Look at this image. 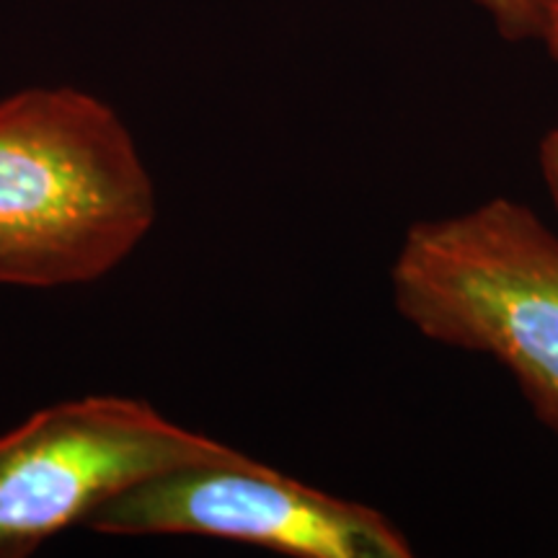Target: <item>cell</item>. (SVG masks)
<instances>
[{
    "label": "cell",
    "mask_w": 558,
    "mask_h": 558,
    "mask_svg": "<svg viewBox=\"0 0 558 558\" xmlns=\"http://www.w3.org/2000/svg\"><path fill=\"white\" fill-rule=\"evenodd\" d=\"M156 220V181L111 104L73 86L0 99V288L99 282Z\"/></svg>",
    "instance_id": "1"
},
{
    "label": "cell",
    "mask_w": 558,
    "mask_h": 558,
    "mask_svg": "<svg viewBox=\"0 0 558 558\" xmlns=\"http://www.w3.org/2000/svg\"><path fill=\"white\" fill-rule=\"evenodd\" d=\"M390 292L424 339L505 365L558 435V233L533 209L492 197L414 222L396 251Z\"/></svg>",
    "instance_id": "2"
},
{
    "label": "cell",
    "mask_w": 558,
    "mask_h": 558,
    "mask_svg": "<svg viewBox=\"0 0 558 558\" xmlns=\"http://www.w3.org/2000/svg\"><path fill=\"white\" fill-rule=\"evenodd\" d=\"M222 445L130 396L34 411L0 435V558L32 556L120 494Z\"/></svg>",
    "instance_id": "3"
},
{
    "label": "cell",
    "mask_w": 558,
    "mask_h": 558,
    "mask_svg": "<svg viewBox=\"0 0 558 558\" xmlns=\"http://www.w3.org/2000/svg\"><path fill=\"white\" fill-rule=\"evenodd\" d=\"M99 535H194L298 558H409L414 546L375 507L333 497L222 445L96 509Z\"/></svg>",
    "instance_id": "4"
},
{
    "label": "cell",
    "mask_w": 558,
    "mask_h": 558,
    "mask_svg": "<svg viewBox=\"0 0 558 558\" xmlns=\"http://www.w3.org/2000/svg\"><path fill=\"white\" fill-rule=\"evenodd\" d=\"M505 39H538L546 0H476Z\"/></svg>",
    "instance_id": "5"
},
{
    "label": "cell",
    "mask_w": 558,
    "mask_h": 558,
    "mask_svg": "<svg viewBox=\"0 0 558 558\" xmlns=\"http://www.w3.org/2000/svg\"><path fill=\"white\" fill-rule=\"evenodd\" d=\"M538 163L543 181H546L550 202L558 209V128L550 130L538 145Z\"/></svg>",
    "instance_id": "6"
},
{
    "label": "cell",
    "mask_w": 558,
    "mask_h": 558,
    "mask_svg": "<svg viewBox=\"0 0 558 558\" xmlns=\"http://www.w3.org/2000/svg\"><path fill=\"white\" fill-rule=\"evenodd\" d=\"M538 39L546 45L550 58L558 62V0H546V5H543V24Z\"/></svg>",
    "instance_id": "7"
}]
</instances>
